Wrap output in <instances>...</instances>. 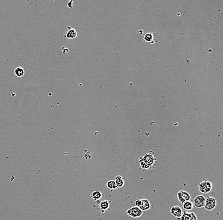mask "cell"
<instances>
[{"instance_id":"cell-4","label":"cell","mask_w":223,"mask_h":220,"mask_svg":"<svg viewBox=\"0 0 223 220\" xmlns=\"http://www.w3.org/2000/svg\"><path fill=\"white\" fill-rule=\"evenodd\" d=\"M217 207V198L213 197H207L205 199L204 208L207 211H212Z\"/></svg>"},{"instance_id":"cell-12","label":"cell","mask_w":223,"mask_h":220,"mask_svg":"<svg viewBox=\"0 0 223 220\" xmlns=\"http://www.w3.org/2000/svg\"><path fill=\"white\" fill-rule=\"evenodd\" d=\"M110 201H105V200L102 201L101 202H100V208L101 211L102 213L105 212V211L109 210V208L110 207Z\"/></svg>"},{"instance_id":"cell-6","label":"cell","mask_w":223,"mask_h":220,"mask_svg":"<svg viewBox=\"0 0 223 220\" xmlns=\"http://www.w3.org/2000/svg\"><path fill=\"white\" fill-rule=\"evenodd\" d=\"M177 198L178 200L181 203H184V202L188 201L191 199L190 194L184 190H181L177 193Z\"/></svg>"},{"instance_id":"cell-1","label":"cell","mask_w":223,"mask_h":220,"mask_svg":"<svg viewBox=\"0 0 223 220\" xmlns=\"http://www.w3.org/2000/svg\"><path fill=\"white\" fill-rule=\"evenodd\" d=\"M156 160L157 158L155 157V154L154 152L151 151L149 153L146 154L144 156L141 157L139 158V162L141 167L145 171L151 169Z\"/></svg>"},{"instance_id":"cell-18","label":"cell","mask_w":223,"mask_h":220,"mask_svg":"<svg viewBox=\"0 0 223 220\" xmlns=\"http://www.w3.org/2000/svg\"><path fill=\"white\" fill-rule=\"evenodd\" d=\"M141 204H142V200L141 199H138L135 201L134 202V204H135V206L138 207H139L140 205H141Z\"/></svg>"},{"instance_id":"cell-16","label":"cell","mask_w":223,"mask_h":220,"mask_svg":"<svg viewBox=\"0 0 223 220\" xmlns=\"http://www.w3.org/2000/svg\"><path fill=\"white\" fill-rule=\"evenodd\" d=\"M193 213H187L186 211L183 212V214L180 218H177L178 220H190L193 216Z\"/></svg>"},{"instance_id":"cell-10","label":"cell","mask_w":223,"mask_h":220,"mask_svg":"<svg viewBox=\"0 0 223 220\" xmlns=\"http://www.w3.org/2000/svg\"><path fill=\"white\" fill-rule=\"evenodd\" d=\"M141 200H142V204H141V205L139 207V209L142 211H147L149 210L151 207V205L149 201L147 199H142Z\"/></svg>"},{"instance_id":"cell-15","label":"cell","mask_w":223,"mask_h":220,"mask_svg":"<svg viewBox=\"0 0 223 220\" xmlns=\"http://www.w3.org/2000/svg\"><path fill=\"white\" fill-rule=\"evenodd\" d=\"M102 197V193L100 191H94L91 193V197L95 201H97L98 200H100Z\"/></svg>"},{"instance_id":"cell-7","label":"cell","mask_w":223,"mask_h":220,"mask_svg":"<svg viewBox=\"0 0 223 220\" xmlns=\"http://www.w3.org/2000/svg\"><path fill=\"white\" fill-rule=\"evenodd\" d=\"M77 36V32L74 28L68 27L64 33V38L67 39H74Z\"/></svg>"},{"instance_id":"cell-13","label":"cell","mask_w":223,"mask_h":220,"mask_svg":"<svg viewBox=\"0 0 223 220\" xmlns=\"http://www.w3.org/2000/svg\"><path fill=\"white\" fill-rule=\"evenodd\" d=\"M117 188H122L124 185V180L123 178V177H122L121 176H117L115 178V180H114Z\"/></svg>"},{"instance_id":"cell-19","label":"cell","mask_w":223,"mask_h":220,"mask_svg":"<svg viewBox=\"0 0 223 220\" xmlns=\"http://www.w3.org/2000/svg\"><path fill=\"white\" fill-rule=\"evenodd\" d=\"M190 220H197V217H196V216L195 215V213H193V216H192V219Z\"/></svg>"},{"instance_id":"cell-9","label":"cell","mask_w":223,"mask_h":220,"mask_svg":"<svg viewBox=\"0 0 223 220\" xmlns=\"http://www.w3.org/2000/svg\"><path fill=\"white\" fill-rule=\"evenodd\" d=\"M14 74L17 78H22L25 74V70L22 67L17 66L14 69Z\"/></svg>"},{"instance_id":"cell-2","label":"cell","mask_w":223,"mask_h":220,"mask_svg":"<svg viewBox=\"0 0 223 220\" xmlns=\"http://www.w3.org/2000/svg\"><path fill=\"white\" fill-rule=\"evenodd\" d=\"M213 185L210 181L205 180L200 183L198 185L199 191L202 193H208L211 192L213 189Z\"/></svg>"},{"instance_id":"cell-5","label":"cell","mask_w":223,"mask_h":220,"mask_svg":"<svg viewBox=\"0 0 223 220\" xmlns=\"http://www.w3.org/2000/svg\"><path fill=\"white\" fill-rule=\"evenodd\" d=\"M205 197L202 195H199L196 196L193 200V206L196 208L204 207L205 204Z\"/></svg>"},{"instance_id":"cell-8","label":"cell","mask_w":223,"mask_h":220,"mask_svg":"<svg viewBox=\"0 0 223 220\" xmlns=\"http://www.w3.org/2000/svg\"><path fill=\"white\" fill-rule=\"evenodd\" d=\"M170 212L173 216L177 218H180L183 214V211L181 210V208L178 205L172 206L171 208Z\"/></svg>"},{"instance_id":"cell-11","label":"cell","mask_w":223,"mask_h":220,"mask_svg":"<svg viewBox=\"0 0 223 220\" xmlns=\"http://www.w3.org/2000/svg\"><path fill=\"white\" fill-rule=\"evenodd\" d=\"M154 34L151 32L146 33L143 36V40L145 43H154Z\"/></svg>"},{"instance_id":"cell-14","label":"cell","mask_w":223,"mask_h":220,"mask_svg":"<svg viewBox=\"0 0 223 220\" xmlns=\"http://www.w3.org/2000/svg\"><path fill=\"white\" fill-rule=\"evenodd\" d=\"M183 205V209L186 211H191L193 208V204L190 201L184 202L182 204Z\"/></svg>"},{"instance_id":"cell-17","label":"cell","mask_w":223,"mask_h":220,"mask_svg":"<svg viewBox=\"0 0 223 220\" xmlns=\"http://www.w3.org/2000/svg\"><path fill=\"white\" fill-rule=\"evenodd\" d=\"M106 186L110 190H115V189H118L117 187V185H116L114 180L108 181L107 182V183H106Z\"/></svg>"},{"instance_id":"cell-20","label":"cell","mask_w":223,"mask_h":220,"mask_svg":"<svg viewBox=\"0 0 223 220\" xmlns=\"http://www.w3.org/2000/svg\"><path fill=\"white\" fill-rule=\"evenodd\" d=\"M140 34H143V31L142 30H140V31L139 32Z\"/></svg>"},{"instance_id":"cell-3","label":"cell","mask_w":223,"mask_h":220,"mask_svg":"<svg viewBox=\"0 0 223 220\" xmlns=\"http://www.w3.org/2000/svg\"><path fill=\"white\" fill-rule=\"evenodd\" d=\"M126 214L132 218H138L142 216L143 214V211L141 210L139 207L136 206H133L130 209H128L126 212Z\"/></svg>"}]
</instances>
